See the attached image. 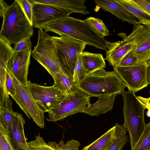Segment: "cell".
I'll list each match as a JSON object with an SVG mask.
<instances>
[{
  "label": "cell",
  "mask_w": 150,
  "mask_h": 150,
  "mask_svg": "<svg viewBox=\"0 0 150 150\" xmlns=\"http://www.w3.org/2000/svg\"><path fill=\"white\" fill-rule=\"evenodd\" d=\"M45 31H51L73 38L86 45L106 51L108 42L99 36L86 21L68 16L55 20L43 26Z\"/></svg>",
  "instance_id": "6da1fadb"
},
{
  "label": "cell",
  "mask_w": 150,
  "mask_h": 150,
  "mask_svg": "<svg viewBox=\"0 0 150 150\" xmlns=\"http://www.w3.org/2000/svg\"><path fill=\"white\" fill-rule=\"evenodd\" d=\"M75 87L92 97L121 94L126 87L115 72L98 69L87 73Z\"/></svg>",
  "instance_id": "7a4b0ae2"
},
{
  "label": "cell",
  "mask_w": 150,
  "mask_h": 150,
  "mask_svg": "<svg viewBox=\"0 0 150 150\" xmlns=\"http://www.w3.org/2000/svg\"><path fill=\"white\" fill-rule=\"evenodd\" d=\"M2 17L0 38L11 45L14 44L30 35H33V26L17 0L8 6Z\"/></svg>",
  "instance_id": "3957f363"
},
{
  "label": "cell",
  "mask_w": 150,
  "mask_h": 150,
  "mask_svg": "<svg viewBox=\"0 0 150 150\" xmlns=\"http://www.w3.org/2000/svg\"><path fill=\"white\" fill-rule=\"evenodd\" d=\"M121 94L124 100L123 110L124 122L122 126L129 134L132 149L144 130L146 124L144 112L146 108L135 95L134 92L124 90Z\"/></svg>",
  "instance_id": "277c9868"
},
{
  "label": "cell",
  "mask_w": 150,
  "mask_h": 150,
  "mask_svg": "<svg viewBox=\"0 0 150 150\" xmlns=\"http://www.w3.org/2000/svg\"><path fill=\"white\" fill-rule=\"evenodd\" d=\"M38 34L37 43L32 52V57L51 76L57 73L66 75L59 62L56 47L52 36L43 29H39Z\"/></svg>",
  "instance_id": "5b68a950"
},
{
  "label": "cell",
  "mask_w": 150,
  "mask_h": 150,
  "mask_svg": "<svg viewBox=\"0 0 150 150\" xmlns=\"http://www.w3.org/2000/svg\"><path fill=\"white\" fill-rule=\"evenodd\" d=\"M52 37L59 62L66 75L73 80L74 68L78 55L83 52L86 45L65 35Z\"/></svg>",
  "instance_id": "8992f818"
},
{
  "label": "cell",
  "mask_w": 150,
  "mask_h": 150,
  "mask_svg": "<svg viewBox=\"0 0 150 150\" xmlns=\"http://www.w3.org/2000/svg\"><path fill=\"white\" fill-rule=\"evenodd\" d=\"M91 96L75 87L72 93L66 95L56 107L48 112L50 122H56L77 113L83 112L91 104Z\"/></svg>",
  "instance_id": "52a82bcc"
},
{
  "label": "cell",
  "mask_w": 150,
  "mask_h": 150,
  "mask_svg": "<svg viewBox=\"0 0 150 150\" xmlns=\"http://www.w3.org/2000/svg\"><path fill=\"white\" fill-rule=\"evenodd\" d=\"M10 75L12 78L16 91L15 96L11 97L29 119L31 118L38 127L44 128V112L34 101L27 86L21 83L13 75Z\"/></svg>",
  "instance_id": "ba28073f"
},
{
  "label": "cell",
  "mask_w": 150,
  "mask_h": 150,
  "mask_svg": "<svg viewBox=\"0 0 150 150\" xmlns=\"http://www.w3.org/2000/svg\"><path fill=\"white\" fill-rule=\"evenodd\" d=\"M150 60L139 62L131 66L117 67L114 71L128 88V91L136 93L149 84L147 78V69Z\"/></svg>",
  "instance_id": "9c48e42d"
},
{
  "label": "cell",
  "mask_w": 150,
  "mask_h": 150,
  "mask_svg": "<svg viewBox=\"0 0 150 150\" xmlns=\"http://www.w3.org/2000/svg\"><path fill=\"white\" fill-rule=\"evenodd\" d=\"M27 86L34 101L44 113L56 107L66 96L53 85L45 86L29 81Z\"/></svg>",
  "instance_id": "30bf717a"
},
{
  "label": "cell",
  "mask_w": 150,
  "mask_h": 150,
  "mask_svg": "<svg viewBox=\"0 0 150 150\" xmlns=\"http://www.w3.org/2000/svg\"><path fill=\"white\" fill-rule=\"evenodd\" d=\"M131 33L126 38L132 41L134 47L131 50L139 62L150 60V27L142 24L134 25Z\"/></svg>",
  "instance_id": "8fae6325"
},
{
  "label": "cell",
  "mask_w": 150,
  "mask_h": 150,
  "mask_svg": "<svg viewBox=\"0 0 150 150\" xmlns=\"http://www.w3.org/2000/svg\"><path fill=\"white\" fill-rule=\"evenodd\" d=\"M31 3L33 6V25L34 27L39 29H43V26L46 24L69 16L70 14L64 9L52 5Z\"/></svg>",
  "instance_id": "7c38bea8"
},
{
  "label": "cell",
  "mask_w": 150,
  "mask_h": 150,
  "mask_svg": "<svg viewBox=\"0 0 150 150\" xmlns=\"http://www.w3.org/2000/svg\"><path fill=\"white\" fill-rule=\"evenodd\" d=\"M32 49L13 53L8 60L6 69L20 83L27 86Z\"/></svg>",
  "instance_id": "4fadbf2b"
},
{
  "label": "cell",
  "mask_w": 150,
  "mask_h": 150,
  "mask_svg": "<svg viewBox=\"0 0 150 150\" xmlns=\"http://www.w3.org/2000/svg\"><path fill=\"white\" fill-rule=\"evenodd\" d=\"M119 35L122 38V40L114 42H108L105 51L106 57L104 59L113 68L119 66L123 57L132 50L134 47L133 42L126 38L125 33H121Z\"/></svg>",
  "instance_id": "5bb4252c"
},
{
  "label": "cell",
  "mask_w": 150,
  "mask_h": 150,
  "mask_svg": "<svg viewBox=\"0 0 150 150\" xmlns=\"http://www.w3.org/2000/svg\"><path fill=\"white\" fill-rule=\"evenodd\" d=\"M96 6L108 12L123 22H127L134 25L142 24L127 10L121 6L115 0H95Z\"/></svg>",
  "instance_id": "9a60e30c"
},
{
  "label": "cell",
  "mask_w": 150,
  "mask_h": 150,
  "mask_svg": "<svg viewBox=\"0 0 150 150\" xmlns=\"http://www.w3.org/2000/svg\"><path fill=\"white\" fill-rule=\"evenodd\" d=\"M25 120L17 112L11 130L8 132L11 144L15 150H29L24 132Z\"/></svg>",
  "instance_id": "2e32d148"
},
{
  "label": "cell",
  "mask_w": 150,
  "mask_h": 150,
  "mask_svg": "<svg viewBox=\"0 0 150 150\" xmlns=\"http://www.w3.org/2000/svg\"><path fill=\"white\" fill-rule=\"evenodd\" d=\"M31 3H37L52 5L64 9L69 12L85 15L89 13L85 5L86 0H29Z\"/></svg>",
  "instance_id": "e0dca14e"
},
{
  "label": "cell",
  "mask_w": 150,
  "mask_h": 150,
  "mask_svg": "<svg viewBox=\"0 0 150 150\" xmlns=\"http://www.w3.org/2000/svg\"><path fill=\"white\" fill-rule=\"evenodd\" d=\"M118 95L115 93L98 98L97 101L86 107L83 112L92 116H97L107 112L112 109L115 98Z\"/></svg>",
  "instance_id": "ac0fdd59"
},
{
  "label": "cell",
  "mask_w": 150,
  "mask_h": 150,
  "mask_svg": "<svg viewBox=\"0 0 150 150\" xmlns=\"http://www.w3.org/2000/svg\"><path fill=\"white\" fill-rule=\"evenodd\" d=\"M81 59L83 66L87 73L106 67L104 58L102 54L83 52Z\"/></svg>",
  "instance_id": "d6986e66"
},
{
  "label": "cell",
  "mask_w": 150,
  "mask_h": 150,
  "mask_svg": "<svg viewBox=\"0 0 150 150\" xmlns=\"http://www.w3.org/2000/svg\"><path fill=\"white\" fill-rule=\"evenodd\" d=\"M115 1L127 10L142 24L146 27H150V15L139 7L134 0Z\"/></svg>",
  "instance_id": "ffe728a7"
},
{
  "label": "cell",
  "mask_w": 150,
  "mask_h": 150,
  "mask_svg": "<svg viewBox=\"0 0 150 150\" xmlns=\"http://www.w3.org/2000/svg\"><path fill=\"white\" fill-rule=\"evenodd\" d=\"M115 130V125L91 144L84 147L81 150H107L112 143Z\"/></svg>",
  "instance_id": "44dd1931"
},
{
  "label": "cell",
  "mask_w": 150,
  "mask_h": 150,
  "mask_svg": "<svg viewBox=\"0 0 150 150\" xmlns=\"http://www.w3.org/2000/svg\"><path fill=\"white\" fill-rule=\"evenodd\" d=\"M54 81L53 85L66 95L72 93L75 87L71 79L66 75L57 73L51 76Z\"/></svg>",
  "instance_id": "7402d4cb"
},
{
  "label": "cell",
  "mask_w": 150,
  "mask_h": 150,
  "mask_svg": "<svg viewBox=\"0 0 150 150\" xmlns=\"http://www.w3.org/2000/svg\"><path fill=\"white\" fill-rule=\"evenodd\" d=\"M6 68L0 66V106L13 110L12 101L9 98L6 87Z\"/></svg>",
  "instance_id": "603a6c76"
},
{
  "label": "cell",
  "mask_w": 150,
  "mask_h": 150,
  "mask_svg": "<svg viewBox=\"0 0 150 150\" xmlns=\"http://www.w3.org/2000/svg\"><path fill=\"white\" fill-rule=\"evenodd\" d=\"M115 136L110 147L107 150H122L128 140L126 131L122 125L116 123Z\"/></svg>",
  "instance_id": "cb8c5ba5"
},
{
  "label": "cell",
  "mask_w": 150,
  "mask_h": 150,
  "mask_svg": "<svg viewBox=\"0 0 150 150\" xmlns=\"http://www.w3.org/2000/svg\"><path fill=\"white\" fill-rule=\"evenodd\" d=\"M131 150H150V122L145 124L142 134Z\"/></svg>",
  "instance_id": "d4e9b609"
},
{
  "label": "cell",
  "mask_w": 150,
  "mask_h": 150,
  "mask_svg": "<svg viewBox=\"0 0 150 150\" xmlns=\"http://www.w3.org/2000/svg\"><path fill=\"white\" fill-rule=\"evenodd\" d=\"M17 112L0 107V124L3 125L8 132L11 129Z\"/></svg>",
  "instance_id": "484cf974"
},
{
  "label": "cell",
  "mask_w": 150,
  "mask_h": 150,
  "mask_svg": "<svg viewBox=\"0 0 150 150\" xmlns=\"http://www.w3.org/2000/svg\"><path fill=\"white\" fill-rule=\"evenodd\" d=\"M85 20L91 28L100 37L104 38L110 35L102 20L92 17L88 18Z\"/></svg>",
  "instance_id": "4316f807"
},
{
  "label": "cell",
  "mask_w": 150,
  "mask_h": 150,
  "mask_svg": "<svg viewBox=\"0 0 150 150\" xmlns=\"http://www.w3.org/2000/svg\"><path fill=\"white\" fill-rule=\"evenodd\" d=\"M48 144L55 150H79L81 144L73 139L64 143L63 141L57 143L54 142H48Z\"/></svg>",
  "instance_id": "83f0119b"
},
{
  "label": "cell",
  "mask_w": 150,
  "mask_h": 150,
  "mask_svg": "<svg viewBox=\"0 0 150 150\" xmlns=\"http://www.w3.org/2000/svg\"><path fill=\"white\" fill-rule=\"evenodd\" d=\"M81 53L79 54L75 65L73 75V81L74 85L78 83L85 76L87 72L82 64Z\"/></svg>",
  "instance_id": "f1b7e54d"
},
{
  "label": "cell",
  "mask_w": 150,
  "mask_h": 150,
  "mask_svg": "<svg viewBox=\"0 0 150 150\" xmlns=\"http://www.w3.org/2000/svg\"><path fill=\"white\" fill-rule=\"evenodd\" d=\"M29 150H55L46 143L39 133L35 139L28 142Z\"/></svg>",
  "instance_id": "f546056e"
},
{
  "label": "cell",
  "mask_w": 150,
  "mask_h": 150,
  "mask_svg": "<svg viewBox=\"0 0 150 150\" xmlns=\"http://www.w3.org/2000/svg\"><path fill=\"white\" fill-rule=\"evenodd\" d=\"M0 150H15L11 142L8 133L0 124Z\"/></svg>",
  "instance_id": "4dcf8cb0"
},
{
  "label": "cell",
  "mask_w": 150,
  "mask_h": 150,
  "mask_svg": "<svg viewBox=\"0 0 150 150\" xmlns=\"http://www.w3.org/2000/svg\"><path fill=\"white\" fill-rule=\"evenodd\" d=\"M33 35H30L15 44L13 48V53L31 49L32 45L30 38Z\"/></svg>",
  "instance_id": "1f68e13d"
},
{
  "label": "cell",
  "mask_w": 150,
  "mask_h": 150,
  "mask_svg": "<svg viewBox=\"0 0 150 150\" xmlns=\"http://www.w3.org/2000/svg\"><path fill=\"white\" fill-rule=\"evenodd\" d=\"M17 1L21 6L30 22L33 25V6L32 4L28 0H17Z\"/></svg>",
  "instance_id": "d6a6232c"
},
{
  "label": "cell",
  "mask_w": 150,
  "mask_h": 150,
  "mask_svg": "<svg viewBox=\"0 0 150 150\" xmlns=\"http://www.w3.org/2000/svg\"><path fill=\"white\" fill-rule=\"evenodd\" d=\"M139 63L137 58L131 50L123 57L118 67H127L134 65Z\"/></svg>",
  "instance_id": "836d02e7"
},
{
  "label": "cell",
  "mask_w": 150,
  "mask_h": 150,
  "mask_svg": "<svg viewBox=\"0 0 150 150\" xmlns=\"http://www.w3.org/2000/svg\"><path fill=\"white\" fill-rule=\"evenodd\" d=\"M6 87L8 93L11 97L16 94V89L12 78L7 70L6 73Z\"/></svg>",
  "instance_id": "e575fe53"
},
{
  "label": "cell",
  "mask_w": 150,
  "mask_h": 150,
  "mask_svg": "<svg viewBox=\"0 0 150 150\" xmlns=\"http://www.w3.org/2000/svg\"><path fill=\"white\" fill-rule=\"evenodd\" d=\"M137 5L150 15V1L149 0H134Z\"/></svg>",
  "instance_id": "d590c367"
},
{
  "label": "cell",
  "mask_w": 150,
  "mask_h": 150,
  "mask_svg": "<svg viewBox=\"0 0 150 150\" xmlns=\"http://www.w3.org/2000/svg\"><path fill=\"white\" fill-rule=\"evenodd\" d=\"M7 4L3 0H0V15L2 17L4 13L8 6Z\"/></svg>",
  "instance_id": "8d00e7d4"
},
{
  "label": "cell",
  "mask_w": 150,
  "mask_h": 150,
  "mask_svg": "<svg viewBox=\"0 0 150 150\" xmlns=\"http://www.w3.org/2000/svg\"><path fill=\"white\" fill-rule=\"evenodd\" d=\"M147 78L149 84H150V65L148 67L147 69Z\"/></svg>",
  "instance_id": "74e56055"
},
{
  "label": "cell",
  "mask_w": 150,
  "mask_h": 150,
  "mask_svg": "<svg viewBox=\"0 0 150 150\" xmlns=\"http://www.w3.org/2000/svg\"><path fill=\"white\" fill-rule=\"evenodd\" d=\"M146 114L148 117H150V109H148Z\"/></svg>",
  "instance_id": "f35d334b"
},
{
  "label": "cell",
  "mask_w": 150,
  "mask_h": 150,
  "mask_svg": "<svg viewBox=\"0 0 150 150\" xmlns=\"http://www.w3.org/2000/svg\"><path fill=\"white\" fill-rule=\"evenodd\" d=\"M146 108L147 109H150V104L147 105L146 106Z\"/></svg>",
  "instance_id": "ab89813d"
},
{
  "label": "cell",
  "mask_w": 150,
  "mask_h": 150,
  "mask_svg": "<svg viewBox=\"0 0 150 150\" xmlns=\"http://www.w3.org/2000/svg\"><path fill=\"white\" fill-rule=\"evenodd\" d=\"M149 93H150V91H149Z\"/></svg>",
  "instance_id": "60d3db41"
},
{
  "label": "cell",
  "mask_w": 150,
  "mask_h": 150,
  "mask_svg": "<svg viewBox=\"0 0 150 150\" xmlns=\"http://www.w3.org/2000/svg\"><path fill=\"white\" fill-rule=\"evenodd\" d=\"M149 1H150V0H149Z\"/></svg>",
  "instance_id": "b9f144b4"
}]
</instances>
